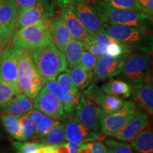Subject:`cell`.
Wrapping results in <instances>:
<instances>
[{
  "label": "cell",
  "instance_id": "34",
  "mask_svg": "<svg viewBox=\"0 0 153 153\" xmlns=\"http://www.w3.org/2000/svg\"><path fill=\"white\" fill-rule=\"evenodd\" d=\"M19 93L20 91L12 86L0 80V106L8 104Z\"/></svg>",
  "mask_w": 153,
  "mask_h": 153
},
{
  "label": "cell",
  "instance_id": "22",
  "mask_svg": "<svg viewBox=\"0 0 153 153\" xmlns=\"http://www.w3.org/2000/svg\"><path fill=\"white\" fill-rule=\"evenodd\" d=\"M29 116L39 138L45 136L60 122L36 109L30 111Z\"/></svg>",
  "mask_w": 153,
  "mask_h": 153
},
{
  "label": "cell",
  "instance_id": "30",
  "mask_svg": "<svg viewBox=\"0 0 153 153\" xmlns=\"http://www.w3.org/2000/svg\"><path fill=\"white\" fill-rule=\"evenodd\" d=\"M41 142L45 145H58L65 143L64 124L59 122L45 136L40 138Z\"/></svg>",
  "mask_w": 153,
  "mask_h": 153
},
{
  "label": "cell",
  "instance_id": "46",
  "mask_svg": "<svg viewBox=\"0 0 153 153\" xmlns=\"http://www.w3.org/2000/svg\"><path fill=\"white\" fill-rule=\"evenodd\" d=\"M138 1H140V4L143 5V6H144V4H145V1H146V0H138Z\"/></svg>",
  "mask_w": 153,
  "mask_h": 153
},
{
  "label": "cell",
  "instance_id": "19",
  "mask_svg": "<svg viewBox=\"0 0 153 153\" xmlns=\"http://www.w3.org/2000/svg\"><path fill=\"white\" fill-rule=\"evenodd\" d=\"M14 0H0V27L11 37L15 29L19 11Z\"/></svg>",
  "mask_w": 153,
  "mask_h": 153
},
{
  "label": "cell",
  "instance_id": "48",
  "mask_svg": "<svg viewBox=\"0 0 153 153\" xmlns=\"http://www.w3.org/2000/svg\"><path fill=\"white\" fill-rule=\"evenodd\" d=\"M1 137V134H0V137Z\"/></svg>",
  "mask_w": 153,
  "mask_h": 153
},
{
  "label": "cell",
  "instance_id": "12",
  "mask_svg": "<svg viewBox=\"0 0 153 153\" xmlns=\"http://www.w3.org/2000/svg\"><path fill=\"white\" fill-rule=\"evenodd\" d=\"M64 129L66 140L70 142L84 143L104 138V135H101L102 133L88 128L76 117L70 118L64 124Z\"/></svg>",
  "mask_w": 153,
  "mask_h": 153
},
{
  "label": "cell",
  "instance_id": "1",
  "mask_svg": "<svg viewBox=\"0 0 153 153\" xmlns=\"http://www.w3.org/2000/svg\"><path fill=\"white\" fill-rule=\"evenodd\" d=\"M90 1H93L91 5L105 23L135 26L148 30L152 28V22L143 11L115 8L100 0Z\"/></svg>",
  "mask_w": 153,
  "mask_h": 153
},
{
  "label": "cell",
  "instance_id": "23",
  "mask_svg": "<svg viewBox=\"0 0 153 153\" xmlns=\"http://www.w3.org/2000/svg\"><path fill=\"white\" fill-rule=\"evenodd\" d=\"M85 50V43L83 42L73 38L69 41L63 50V53L65 56L69 68L72 69L79 65L82 53Z\"/></svg>",
  "mask_w": 153,
  "mask_h": 153
},
{
  "label": "cell",
  "instance_id": "41",
  "mask_svg": "<svg viewBox=\"0 0 153 153\" xmlns=\"http://www.w3.org/2000/svg\"><path fill=\"white\" fill-rule=\"evenodd\" d=\"M37 1L38 0H14L15 4L19 9L32 7L37 2Z\"/></svg>",
  "mask_w": 153,
  "mask_h": 153
},
{
  "label": "cell",
  "instance_id": "32",
  "mask_svg": "<svg viewBox=\"0 0 153 153\" xmlns=\"http://www.w3.org/2000/svg\"><path fill=\"white\" fill-rule=\"evenodd\" d=\"M107 148V152L109 153H133L136 152L131 144L118 141L114 139H107L104 141Z\"/></svg>",
  "mask_w": 153,
  "mask_h": 153
},
{
  "label": "cell",
  "instance_id": "37",
  "mask_svg": "<svg viewBox=\"0 0 153 153\" xmlns=\"http://www.w3.org/2000/svg\"><path fill=\"white\" fill-rule=\"evenodd\" d=\"M56 82L59 83L61 86L65 88L68 90L72 91V92H80L79 89L74 85L73 82L72 81L71 76H70L69 70H66L65 71L61 72L55 78Z\"/></svg>",
  "mask_w": 153,
  "mask_h": 153
},
{
  "label": "cell",
  "instance_id": "17",
  "mask_svg": "<svg viewBox=\"0 0 153 153\" xmlns=\"http://www.w3.org/2000/svg\"><path fill=\"white\" fill-rule=\"evenodd\" d=\"M130 99L153 117V88L146 81L133 85Z\"/></svg>",
  "mask_w": 153,
  "mask_h": 153
},
{
  "label": "cell",
  "instance_id": "3",
  "mask_svg": "<svg viewBox=\"0 0 153 153\" xmlns=\"http://www.w3.org/2000/svg\"><path fill=\"white\" fill-rule=\"evenodd\" d=\"M45 82L34 62L31 51H23L18 59L19 91L33 100L45 86Z\"/></svg>",
  "mask_w": 153,
  "mask_h": 153
},
{
  "label": "cell",
  "instance_id": "43",
  "mask_svg": "<svg viewBox=\"0 0 153 153\" xmlns=\"http://www.w3.org/2000/svg\"><path fill=\"white\" fill-rule=\"evenodd\" d=\"M9 41V37L0 27V46H5Z\"/></svg>",
  "mask_w": 153,
  "mask_h": 153
},
{
  "label": "cell",
  "instance_id": "26",
  "mask_svg": "<svg viewBox=\"0 0 153 153\" xmlns=\"http://www.w3.org/2000/svg\"><path fill=\"white\" fill-rule=\"evenodd\" d=\"M131 145L137 152L153 153V128L143 129Z\"/></svg>",
  "mask_w": 153,
  "mask_h": 153
},
{
  "label": "cell",
  "instance_id": "25",
  "mask_svg": "<svg viewBox=\"0 0 153 153\" xmlns=\"http://www.w3.org/2000/svg\"><path fill=\"white\" fill-rule=\"evenodd\" d=\"M97 101L101 109L105 115L112 114L119 110L123 106L124 103L122 97L105 93L101 90V88L97 94Z\"/></svg>",
  "mask_w": 153,
  "mask_h": 153
},
{
  "label": "cell",
  "instance_id": "47",
  "mask_svg": "<svg viewBox=\"0 0 153 153\" xmlns=\"http://www.w3.org/2000/svg\"><path fill=\"white\" fill-rule=\"evenodd\" d=\"M2 47L0 46V60H1V54H2Z\"/></svg>",
  "mask_w": 153,
  "mask_h": 153
},
{
  "label": "cell",
  "instance_id": "5",
  "mask_svg": "<svg viewBox=\"0 0 153 153\" xmlns=\"http://www.w3.org/2000/svg\"><path fill=\"white\" fill-rule=\"evenodd\" d=\"M99 89L95 84H91L83 89L76 108V117L88 128L101 133V120L105 114L97 101Z\"/></svg>",
  "mask_w": 153,
  "mask_h": 153
},
{
  "label": "cell",
  "instance_id": "10",
  "mask_svg": "<svg viewBox=\"0 0 153 153\" xmlns=\"http://www.w3.org/2000/svg\"><path fill=\"white\" fill-rule=\"evenodd\" d=\"M23 51L14 45H7L2 51L0 60V80L17 90H19L18 59Z\"/></svg>",
  "mask_w": 153,
  "mask_h": 153
},
{
  "label": "cell",
  "instance_id": "29",
  "mask_svg": "<svg viewBox=\"0 0 153 153\" xmlns=\"http://www.w3.org/2000/svg\"><path fill=\"white\" fill-rule=\"evenodd\" d=\"M1 121L6 130L14 139L23 141L22 131H21L19 117L16 115L4 114L1 116Z\"/></svg>",
  "mask_w": 153,
  "mask_h": 153
},
{
  "label": "cell",
  "instance_id": "6",
  "mask_svg": "<svg viewBox=\"0 0 153 153\" xmlns=\"http://www.w3.org/2000/svg\"><path fill=\"white\" fill-rule=\"evenodd\" d=\"M48 22V20L15 30L12 34L13 45L22 51H32L52 42Z\"/></svg>",
  "mask_w": 153,
  "mask_h": 153
},
{
  "label": "cell",
  "instance_id": "8",
  "mask_svg": "<svg viewBox=\"0 0 153 153\" xmlns=\"http://www.w3.org/2000/svg\"><path fill=\"white\" fill-rule=\"evenodd\" d=\"M54 16V7L49 0H38L32 7L19 9L15 30L50 20Z\"/></svg>",
  "mask_w": 153,
  "mask_h": 153
},
{
  "label": "cell",
  "instance_id": "45",
  "mask_svg": "<svg viewBox=\"0 0 153 153\" xmlns=\"http://www.w3.org/2000/svg\"><path fill=\"white\" fill-rule=\"evenodd\" d=\"M145 81L148 82L149 85L153 88V65H152V67H151L150 72L148 74V78H147V79L145 80Z\"/></svg>",
  "mask_w": 153,
  "mask_h": 153
},
{
  "label": "cell",
  "instance_id": "40",
  "mask_svg": "<svg viewBox=\"0 0 153 153\" xmlns=\"http://www.w3.org/2000/svg\"><path fill=\"white\" fill-rule=\"evenodd\" d=\"M106 46L105 45H99V44H96L94 43H85V50L92 53L98 59L106 55Z\"/></svg>",
  "mask_w": 153,
  "mask_h": 153
},
{
  "label": "cell",
  "instance_id": "35",
  "mask_svg": "<svg viewBox=\"0 0 153 153\" xmlns=\"http://www.w3.org/2000/svg\"><path fill=\"white\" fill-rule=\"evenodd\" d=\"M79 152L87 153H106L107 148L104 143L99 141H90L81 143Z\"/></svg>",
  "mask_w": 153,
  "mask_h": 153
},
{
  "label": "cell",
  "instance_id": "42",
  "mask_svg": "<svg viewBox=\"0 0 153 153\" xmlns=\"http://www.w3.org/2000/svg\"><path fill=\"white\" fill-rule=\"evenodd\" d=\"M145 13L153 22V0H146L144 6Z\"/></svg>",
  "mask_w": 153,
  "mask_h": 153
},
{
  "label": "cell",
  "instance_id": "11",
  "mask_svg": "<svg viewBox=\"0 0 153 153\" xmlns=\"http://www.w3.org/2000/svg\"><path fill=\"white\" fill-rule=\"evenodd\" d=\"M68 7L91 34L101 31L105 22L91 4L85 0H73Z\"/></svg>",
  "mask_w": 153,
  "mask_h": 153
},
{
  "label": "cell",
  "instance_id": "16",
  "mask_svg": "<svg viewBox=\"0 0 153 153\" xmlns=\"http://www.w3.org/2000/svg\"><path fill=\"white\" fill-rule=\"evenodd\" d=\"M45 87L62 102L66 116H73L79 103L81 92H72L69 91L55 80H48L45 82Z\"/></svg>",
  "mask_w": 153,
  "mask_h": 153
},
{
  "label": "cell",
  "instance_id": "7",
  "mask_svg": "<svg viewBox=\"0 0 153 153\" xmlns=\"http://www.w3.org/2000/svg\"><path fill=\"white\" fill-rule=\"evenodd\" d=\"M151 67L150 57L147 53L140 52L126 54L120 72L121 79L132 85L140 83L147 79Z\"/></svg>",
  "mask_w": 153,
  "mask_h": 153
},
{
  "label": "cell",
  "instance_id": "31",
  "mask_svg": "<svg viewBox=\"0 0 153 153\" xmlns=\"http://www.w3.org/2000/svg\"><path fill=\"white\" fill-rule=\"evenodd\" d=\"M19 117V123H20L21 131H22L23 141L33 140L37 136L36 130L32 123L31 119L29 116V113L26 114Z\"/></svg>",
  "mask_w": 153,
  "mask_h": 153
},
{
  "label": "cell",
  "instance_id": "38",
  "mask_svg": "<svg viewBox=\"0 0 153 153\" xmlns=\"http://www.w3.org/2000/svg\"><path fill=\"white\" fill-rule=\"evenodd\" d=\"M97 61H98V58L97 57L94 56L89 51L85 50L80 60V65L87 70L94 71Z\"/></svg>",
  "mask_w": 153,
  "mask_h": 153
},
{
  "label": "cell",
  "instance_id": "36",
  "mask_svg": "<svg viewBox=\"0 0 153 153\" xmlns=\"http://www.w3.org/2000/svg\"><path fill=\"white\" fill-rule=\"evenodd\" d=\"M118 41H119L112 38L111 36L105 33V32L100 31L98 32V33L91 34L89 41L87 43H94L96 44L106 46V45H109L111 43H117Z\"/></svg>",
  "mask_w": 153,
  "mask_h": 153
},
{
  "label": "cell",
  "instance_id": "39",
  "mask_svg": "<svg viewBox=\"0 0 153 153\" xmlns=\"http://www.w3.org/2000/svg\"><path fill=\"white\" fill-rule=\"evenodd\" d=\"M81 143H76L74 142L64 143L62 144L57 145V153H77L80 151Z\"/></svg>",
  "mask_w": 153,
  "mask_h": 153
},
{
  "label": "cell",
  "instance_id": "9",
  "mask_svg": "<svg viewBox=\"0 0 153 153\" xmlns=\"http://www.w3.org/2000/svg\"><path fill=\"white\" fill-rule=\"evenodd\" d=\"M137 111L136 104L131 100L124 101L119 110L104 115L101 123V133L111 136L132 118Z\"/></svg>",
  "mask_w": 153,
  "mask_h": 153
},
{
  "label": "cell",
  "instance_id": "44",
  "mask_svg": "<svg viewBox=\"0 0 153 153\" xmlns=\"http://www.w3.org/2000/svg\"><path fill=\"white\" fill-rule=\"evenodd\" d=\"M55 1H56L59 7H60L61 8H63V7H68L73 0H55Z\"/></svg>",
  "mask_w": 153,
  "mask_h": 153
},
{
  "label": "cell",
  "instance_id": "15",
  "mask_svg": "<svg viewBox=\"0 0 153 153\" xmlns=\"http://www.w3.org/2000/svg\"><path fill=\"white\" fill-rule=\"evenodd\" d=\"M148 124V115L146 112L136 111L130 120L117 132L113 134L118 140L131 142L138 134L147 127Z\"/></svg>",
  "mask_w": 153,
  "mask_h": 153
},
{
  "label": "cell",
  "instance_id": "20",
  "mask_svg": "<svg viewBox=\"0 0 153 153\" xmlns=\"http://www.w3.org/2000/svg\"><path fill=\"white\" fill-rule=\"evenodd\" d=\"M48 28L52 42L57 48L63 52L67 43L72 38L64 21L60 16L53 20H49Z\"/></svg>",
  "mask_w": 153,
  "mask_h": 153
},
{
  "label": "cell",
  "instance_id": "14",
  "mask_svg": "<svg viewBox=\"0 0 153 153\" xmlns=\"http://www.w3.org/2000/svg\"><path fill=\"white\" fill-rule=\"evenodd\" d=\"M125 55L119 57L106 55L99 58L94 70L93 78L94 81L105 80L119 75L123 68Z\"/></svg>",
  "mask_w": 153,
  "mask_h": 153
},
{
  "label": "cell",
  "instance_id": "27",
  "mask_svg": "<svg viewBox=\"0 0 153 153\" xmlns=\"http://www.w3.org/2000/svg\"><path fill=\"white\" fill-rule=\"evenodd\" d=\"M74 85L79 90H83L91 83L93 79L94 71L87 70L81 65L69 70Z\"/></svg>",
  "mask_w": 153,
  "mask_h": 153
},
{
  "label": "cell",
  "instance_id": "33",
  "mask_svg": "<svg viewBox=\"0 0 153 153\" xmlns=\"http://www.w3.org/2000/svg\"><path fill=\"white\" fill-rule=\"evenodd\" d=\"M107 4L118 9H131L135 11H140L145 13L144 7L138 0H100Z\"/></svg>",
  "mask_w": 153,
  "mask_h": 153
},
{
  "label": "cell",
  "instance_id": "21",
  "mask_svg": "<svg viewBox=\"0 0 153 153\" xmlns=\"http://www.w3.org/2000/svg\"><path fill=\"white\" fill-rule=\"evenodd\" d=\"M33 102L30 99L22 93H19L13 98L10 102L1 106V111L20 116L28 114L33 109Z\"/></svg>",
  "mask_w": 153,
  "mask_h": 153
},
{
  "label": "cell",
  "instance_id": "18",
  "mask_svg": "<svg viewBox=\"0 0 153 153\" xmlns=\"http://www.w3.org/2000/svg\"><path fill=\"white\" fill-rule=\"evenodd\" d=\"M60 16L68 28L72 38L85 43L89 41L91 34L68 6L63 7Z\"/></svg>",
  "mask_w": 153,
  "mask_h": 153
},
{
  "label": "cell",
  "instance_id": "24",
  "mask_svg": "<svg viewBox=\"0 0 153 153\" xmlns=\"http://www.w3.org/2000/svg\"><path fill=\"white\" fill-rule=\"evenodd\" d=\"M101 89L108 94L128 98L132 93L133 85L125 79H113L102 85Z\"/></svg>",
  "mask_w": 153,
  "mask_h": 153
},
{
  "label": "cell",
  "instance_id": "13",
  "mask_svg": "<svg viewBox=\"0 0 153 153\" xmlns=\"http://www.w3.org/2000/svg\"><path fill=\"white\" fill-rule=\"evenodd\" d=\"M34 99L33 108L50 117L62 118L66 116L62 102L45 87Z\"/></svg>",
  "mask_w": 153,
  "mask_h": 153
},
{
  "label": "cell",
  "instance_id": "2",
  "mask_svg": "<svg viewBox=\"0 0 153 153\" xmlns=\"http://www.w3.org/2000/svg\"><path fill=\"white\" fill-rule=\"evenodd\" d=\"M101 31L140 52L153 53V34L150 30L135 26L105 23Z\"/></svg>",
  "mask_w": 153,
  "mask_h": 153
},
{
  "label": "cell",
  "instance_id": "28",
  "mask_svg": "<svg viewBox=\"0 0 153 153\" xmlns=\"http://www.w3.org/2000/svg\"><path fill=\"white\" fill-rule=\"evenodd\" d=\"M14 147L21 153H57V145H45L41 142H14Z\"/></svg>",
  "mask_w": 153,
  "mask_h": 153
},
{
  "label": "cell",
  "instance_id": "4",
  "mask_svg": "<svg viewBox=\"0 0 153 153\" xmlns=\"http://www.w3.org/2000/svg\"><path fill=\"white\" fill-rule=\"evenodd\" d=\"M36 67L46 81L55 80L61 72L68 70V62L62 51L53 42L31 51Z\"/></svg>",
  "mask_w": 153,
  "mask_h": 153
}]
</instances>
